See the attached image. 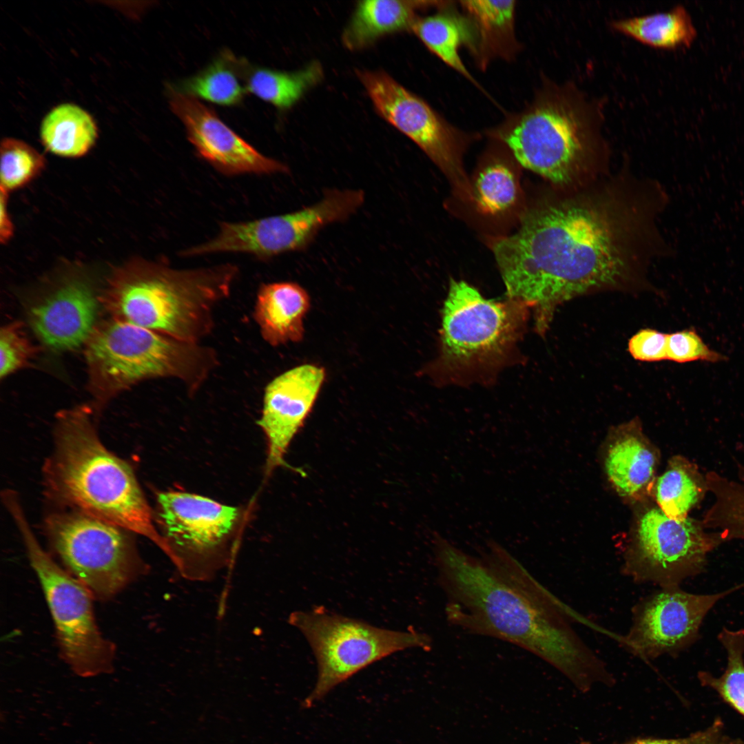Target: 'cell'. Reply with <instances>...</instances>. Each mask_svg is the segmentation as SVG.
Wrapping results in <instances>:
<instances>
[{"label": "cell", "mask_w": 744, "mask_h": 744, "mask_svg": "<svg viewBox=\"0 0 744 744\" xmlns=\"http://www.w3.org/2000/svg\"><path fill=\"white\" fill-rule=\"evenodd\" d=\"M636 205L607 190L550 201L492 242L507 298L529 307L539 334L564 302L634 280L649 226Z\"/></svg>", "instance_id": "obj_1"}, {"label": "cell", "mask_w": 744, "mask_h": 744, "mask_svg": "<svg viewBox=\"0 0 744 744\" xmlns=\"http://www.w3.org/2000/svg\"><path fill=\"white\" fill-rule=\"evenodd\" d=\"M433 550L451 626L527 650L582 692L615 683L606 662L575 630L581 617L498 542L490 539L473 555L435 532Z\"/></svg>", "instance_id": "obj_2"}, {"label": "cell", "mask_w": 744, "mask_h": 744, "mask_svg": "<svg viewBox=\"0 0 744 744\" xmlns=\"http://www.w3.org/2000/svg\"><path fill=\"white\" fill-rule=\"evenodd\" d=\"M230 263L192 269L135 259L116 269L100 303L115 320L198 343L214 326L215 305L237 276Z\"/></svg>", "instance_id": "obj_3"}, {"label": "cell", "mask_w": 744, "mask_h": 744, "mask_svg": "<svg viewBox=\"0 0 744 744\" xmlns=\"http://www.w3.org/2000/svg\"><path fill=\"white\" fill-rule=\"evenodd\" d=\"M56 435L48 480L56 496L80 513L147 537L167 555L132 468L103 445L88 408L61 412Z\"/></svg>", "instance_id": "obj_4"}, {"label": "cell", "mask_w": 744, "mask_h": 744, "mask_svg": "<svg viewBox=\"0 0 744 744\" xmlns=\"http://www.w3.org/2000/svg\"><path fill=\"white\" fill-rule=\"evenodd\" d=\"M601 110L572 83L555 85L499 135L524 167L568 185L590 171L602 153Z\"/></svg>", "instance_id": "obj_5"}, {"label": "cell", "mask_w": 744, "mask_h": 744, "mask_svg": "<svg viewBox=\"0 0 744 744\" xmlns=\"http://www.w3.org/2000/svg\"><path fill=\"white\" fill-rule=\"evenodd\" d=\"M89 387L105 400L147 379L171 377L197 391L218 362L208 347L110 318L97 322L85 344Z\"/></svg>", "instance_id": "obj_6"}, {"label": "cell", "mask_w": 744, "mask_h": 744, "mask_svg": "<svg viewBox=\"0 0 744 744\" xmlns=\"http://www.w3.org/2000/svg\"><path fill=\"white\" fill-rule=\"evenodd\" d=\"M529 313L519 300H488L465 281L452 280L442 311L437 376L468 383L495 374L517 347Z\"/></svg>", "instance_id": "obj_7"}, {"label": "cell", "mask_w": 744, "mask_h": 744, "mask_svg": "<svg viewBox=\"0 0 744 744\" xmlns=\"http://www.w3.org/2000/svg\"><path fill=\"white\" fill-rule=\"evenodd\" d=\"M289 622L304 635L317 662L316 685L303 701L307 708L373 663L407 649L429 650L432 645L426 633L379 628L322 608L293 612Z\"/></svg>", "instance_id": "obj_8"}, {"label": "cell", "mask_w": 744, "mask_h": 744, "mask_svg": "<svg viewBox=\"0 0 744 744\" xmlns=\"http://www.w3.org/2000/svg\"><path fill=\"white\" fill-rule=\"evenodd\" d=\"M7 507L21 532L30 563L43 590L61 658L80 676L110 673L115 645L103 636L97 625L93 595L43 550L17 500L10 501Z\"/></svg>", "instance_id": "obj_9"}, {"label": "cell", "mask_w": 744, "mask_h": 744, "mask_svg": "<svg viewBox=\"0 0 744 744\" xmlns=\"http://www.w3.org/2000/svg\"><path fill=\"white\" fill-rule=\"evenodd\" d=\"M46 529L65 570L95 599H109L147 572L125 529L80 512L50 516Z\"/></svg>", "instance_id": "obj_10"}, {"label": "cell", "mask_w": 744, "mask_h": 744, "mask_svg": "<svg viewBox=\"0 0 744 744\" xmlns=\"http://www.w3.org/2000/svg\"><path fill=\"white\" fill-rule=\"evenodd\" d=\"M364 198L361 189H329L318 202L291 213L247 222H223L214 238L180 254L242 252L268 258L302 251L324 226L345 220L355 213Z\"/></svg>", "instance_id": "obj_11"}, {"label": "cell", "mask_w": 744, "mask_h": 744, "mask_svg": "<svg viewBox=\"0 0 744 744\" xmlns=\"http://www.w3.org/2000/svg\"><path fill=\"white\" fill-rule=\"evenodd\" d=\"M723 541L719 532L707 531L701 520H676L652 508L641 517L621 570L636 583L680 587L705 570L708 555Z\"/></svg>", "instance_id": "obj_12"}, {"label": "cell", "mask_w": 744, "mask_h": 744, "mask_svg": "<svg viewBox=\"0 0 744 744\" xmlns=\"http://www.w3.org/2000/svg\"><path fill=\"white\" fill-rule=\"evenodd\" d=\"M168 557L192 581L213 578L229 562L224 544L238 519V508L202 495L178 491L157 496Z\"/></svg>", "instance_id": "obj_13"}, {"label": "cell", "mask_w": 744, "mask_h": 744, "mask_svg": "<svg viewBox=\"0 0 744 744\" xmlns=\"http://www.w3.org/2000/svg\"><path fill=\"white\" fill-rule=\"evenodd\" d=\"M356 72L378 113L416 143L459 191L471 197L462 164L461 134L387 73Z\"/></svg>", "instance_id": "obj_14"}, {"label": "cell", "mask_w": 744, "mask_h": 744, "mask_svg": "<svg viewBox=\"0 0 744 744\" xmlns=\"http://www.w3.org/2000/svg\"><path fill=\"white\" fill-rule=\"evenodd\" d=\"M744 583L712 594H694L680 587L660 588L632 608L628 631L617 641L629 653L648 661L677 656L699 637L701 625L721 599Z\"/></svg>", "instance_id": "obj_15"}, {"label": "cell", "mask_w": 744, "mask_h": 744, "mask_svg": "<svg viewBox=\"0 0 744 744\" xmlns=\"http://www.w3.org/2000/svg\"><path fill=\"white\" fill-rule=\"evenodd\" d=\"M169 99L189 141L199 156L219 172L227 175L289 172L285 164L260 153L197 99L173 88Z\"/></svg>", "instance_id": "obj_16"}, {"label": "cell", "mask_w": 744, "mask_h": 744, "mask_svg": "<svg viewBox=\"0 0 744 744\" xmlns=\"http://www.w3.org/2000/svg\"><path fill=\"white\" fill-rule=\"evenodd\" d=\"M325 375L322 367L302 364L279 375L265 387L257 424L267 442V474L279 466L300 471L287 464L285 457L311 413Z\"/></svg>", "instance_id": "obj_17"}, {"label": "cell", "mask_w": 744, "mask_h": 744, "mask_svg": "<svg viewBox=\"0 0 744 744\" xmlns=\"http://www.w3.org/2000/svg\"><path fill=\"white\" fill-rule=\"evenodd\" d=\"M99 302L86 282L68 280L31 303L28 320L47 347L72 350L85 344L97 324Z\"/></svg>", "instance_id": "obj_18"}, {"label": "cell", "mask_w": 744, "mask_h": 744, "mask_svg": "<svg viewBox=\"0 0 744 744\" xmlns=\"http://www.w3.org/2000/svg\"><path fill=\"white\" fill-rule=\"evenodd\" d=\"M612 435L606 460L608 478L620 495L641 499L654 488L658 453L637 420L619 426Z\"/></svg>", "instance_id": "obj_19"}, {"label": "cell", "mask_w": 744, "mask_h": 744, "mask_svg": "<svg viewBox=\"0 0 744 744\" xmlns=\"http://www.w3.org/2000/svg\"><path fill=\"white\" fill-rule=\"evenodd\" d=\"M310 307L307 291L293 282L263 284L257 293L254 318L272 346L302 340L303 319Z\"/></svg>", "instance_id": "obj_20"}, {"label": "cell", "mask_w": 744, "mask_h": 744, "mask_svg": "<svg viewBox=\"0 0 744 744\" xmlns=\"http://www.w3.org/2000/svg\"><path fill=\"white\" fill-rule=\"evenodd\" d=\"M440 1L367 0L358 2L342 40L350 50L366 47L379 37L411 28L420 8Z\"/></svg>", "instance_id": "obj_21"}, {"label": "cell", "mask_w": 744, "mask_h": 744, "mask_svg": "<svg viewBox=\"0 0 744 744\" xmlns=\"http://www.w3.org/2000/svg\"><path fill=\"white\" fill-rule=\"evenodd\" d=\"M411 29L431 52L479 87L459 54L463 44L475 50V32L468 18L451 11H441L430 16L417 17Z\"/></svg>", "instance_id": "obj_22"}, {"label": "cell", "mask_w": 744, "mask_h": 744, "mask_svg": "<svg viewBox=\"0 0 744 744\" xmlns=\"http://www.w3.org/2000/svg\"><path fill=\"white\" fill-rule=\"evenodd\" d=\"M610 27L642 43L662 49L688 47L696 36L688 11L681 5L665 12L613 20Z\"/></svg>", "instance_id": "obj_23"}, {"label": "cell", "mask_w": 744, "mask_h": 744, "mask_svg": "<svg viewBox=\"0 0 744 744\" xmlns=\"http://www.w3.org/2000/svg\"><path fill=\"white\" fill-rule=\"evenodd\" d=\"M41 139L50 152L65 157L85 154L94 145L97 128L91 116L74 104L53 108L41 125Z\"/></svg>", "instance_id": "obj_24"}, {"label": "cell", "mask_w": 744, "mask_h": 744, "mask_svg": "<svg viewBox=\"0 0 744 744\" xmlns=\"http://www.w3.org/2000/svg\"><path fill=\"white\" fill-rule=\"evenodd\" d=\"M705 475L685 457L676 455L655 482L654 493L659 509L668 517L683 520L707 493Z\"/></svg>", "instance_id": "obj_25"}, {"label": "cell", "mask_w": 744, "mask_h": 744, "mask_svg": "<svg viewBox=\"0 0 744 744\" xmlns=\"http://www.w3.org/2000/svg\"><path fill=\"white\" fill-rule=\"evenodd\" d=\"M322 78L323 69L318 61L292 72L252 68L247 63L243 75L248 92L280 110L291 108Z\"/></svg>", "instance_id": "obj_26"}, {"label": "cell", "mask_w": 744, "mask_h": 744, "mask_svg": "<svg viewBox=\"0 0 744 744\" xmlns=\"http://www.w3.org/2000/svg\"><path fill=\"white\" fill-rule=\"evenodd\" d=\"M476 36L475 51L486 61L506 56L515 45V1H462ZM484 61V63H485Z\"/></svg>", "instance_id": "obj_27"}, {"label": "cell", "mask_w": 744, "mask_h": 744, "mask_svg": "<svg viewBox=\"0 0 744 744\" xmlns=\"http://www.w3.org/2000/svg\"><path fill=\"white\" fill-rule=\"evenodd\" d=\"M246 63L225 51L203 71L183 80L173 89L219 105H236L247 92L240 83Z\"/></svg>", "instance_id": "obj_28"}, {"label": "cell", "mask_w": 744, "mask_h": 744, "mask_svg": "<svg viewBox=\"0 0 744 744\" xmlns=\"http://www.w3.org/2000/svg\"><path fill=\"white\" fill-rule=\"evenodd\" d=\"M738 480L714 471L705 475L707 491L714 502L702 519L705 529L719 532L723 541L744 539V466H738Z\"/></svg>", "instance_id": "obj_29"}, {"label": "cell", "mask_w": 744, "mask_h": 744, "mask_svg": "<svg viewBox=\"0 0 744 744\" xmlns=\"http://www.w3.org/2000/svg\"><path fill=\"white\" fill-rule=\"evenodd\" d=\"M718 639L724 648L727 665L723 673L715 676L700 671V683L716 692L735 710L744 716V629L723 628Z\"/></svg>", "instance_id": "obj_30"}, {"label": "cell", "mask_w": 744, "mask_h": 744, "mask_svg": "<svg viewBox=\"0 0 744 744\" xmlns=\"http://www.w3.org/2000/svg\"><path fill=\"white\" fill-rule=\"evenodd\" d=\"M1 189H19L37 177L45 167V158L28 144L12 138L1 143Z\"/></svg>", "instance_id": "obj_31"}, {"label": "cell", "mask_w": 744, "mask_h": 744, "mask_svg": "<svg viewBox=\"0 0 744 744\" xmlns=\"http://www.w3.org/2000/svg\"><path fill=\"white\" fill-rule=\"evenodd\" d=\"M517 187L508 167L494 164L486 167L475 183V196L486 211L497 213L510 207L515 202Z\"/></svg>", "instance_id": "obj_32"}, {"label": "cell", "mask_w": 744, "mask_h": 744, "mask_svg": "<svg viewBox=\"0 0 744 744\" xmlns=\"http://www.w3.org/2000/svg\"><path fill=\"white\" fill-rule=\"evenodd\" d=\"M35 349L28 340L21 323L13 322L1 329L0 377L6 378L26 366L32 359Z\"/></svg>", "instance_id": "obj_33"}, {"label": "cell", "mask_w": 744, "mask_h": 744, "mask_svg": "<svg viewBox=\"0 0 744 744\" xmlns=\"http://www.w3.org/2000/svg\"><path fill=\"white\" fill-rule=\"evenodd\" d=\"M724 357L710 349L699 334L686 329L667 334V360L685 363L693 361L718 362Z\"/></svg>", "instance_id": "obj_34"}, {"label": "cell", "mask_w": 744, "mask_h": 744, "mask_svg": "<svg viewBox=\"0 0 744 744\" xmlns=\"http://www.w3.org/2000/svg\"><path fill=\"white\" fill-rule=\"evenodd\" d=\"M628 350L639 361L667 360V334L651 329H641L629 340Z\"/></svg>", "instance_id": "obj_35"}, {"label": "cell", "mask_w": 744, "mask_h": 744, "mask_svg": "<svg viewBox=\"0 0 744 744\" xmlns=\"http://www.w3.org/2000/svg\"><path fill=\"white\" fill-rule=\"evenodd\" d=\"M723 723L716 721L708 727L691 735L679 738H641L621 744H714L722 736ZM577 744H592L579 743Z\"/></svg>", "instance_id": "obj_36"}, {"label": "cell", "mask_w": 744, "mask_h": 744, "mask_svg": "<svg viewBox=\"0 0 744 744\" xmlns=\"http://www.w3.org/2000/svg\"><path fill=\"white\" fill-rule=\"evenodd\" d=\"M7 192L1 189L0 239L7 242L12 236L13 225L7 209Z\"/></svg>", "instance_id": "obj_37"}, {"label": "cell", "mask_w": 744, "mask_h": 744, "mask_svg": "<svg viewBox=\"0 0 744 744\" xmlns=\"http://www.w3.org/2000/svg\"><path fill=\"white\" fill-rule=\"evenodd\" d=\"M714 744H744L741 741L738 739H730L724 738L723 736L720 737Z\"/></svg>", "instance_id": "obj_38"}]
</instances>
